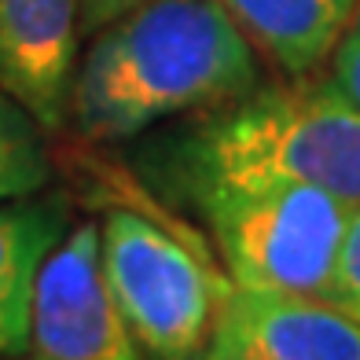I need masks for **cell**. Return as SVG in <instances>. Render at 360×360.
<instances>
[{"instance_id": "1", "label": "cell", "mask_w": 360, "mask_h": 360, "mask_svg": "<svg viewBox=\"0 0 360 360\" xmlns=\"http://www.w3.org/2000/svg\"><path fill=\"white\" fill-rule=\"evenodd\" d=\"M257 81L261 56L217 0H151L92 34L70 125L89 143H125L239 100Z\"/></svg>"}, {"instance_id": "2", "label": "cell", "mask_w": 360, "mask_h": 360, "mask_svg": "<svg viewBox=\"0 0 360 360\" xmlns=\"http://www.w3.org/2000/svg\"><path fill=\"white\" fill-rule=\"evenodd\" d=\"M155 176L188 206L221 188L313 184L360 206V107L331 70L257 85L158 140Z\"/></svg>"}, {"instance_id": "3", "label": "cell", "mask_w": 360, "mask_h": 360, "mask_svg": "<svg viewBox=\"0 0 360 360\" xmlns=\"http://www.w3.org/2000/svg\"><path fill=\"white\" fill-rule=\"evenodd\" d=\"M236 290L327 298L353 210L313 184L221 188L195 199Z\"/></svg>"}, {"instance_id": "4", "label": "cell", "mask_w": 360, "mask_h": 360, "mask_svg": "<svg viewBox=\"0 0 360 360\" xmlns=\"http://www.w3.org/2000/svg\"><path fill=\"white\" fill-rule=\"evenodd\" d=\"M100 254L110 294L143 360H199L214 342L232 280L188 239L136 210L100 217Z\"/></svg>"}, {"instance_id": "5", "label": "cell", "mask_w": 360, "mask_h": 360, "mask_svg": "<svg viewBox=\"0 0 360 360\" xmlns=\"http://www.w3.org/2000/svg\"><path fill=\"white\" fill-rule=\"evenodd\" d=\"M26 360H143L107 283L100 221H74L48 254L34 294Z\"/></svg>"}, {"instance_id": "6", "label": "cell", "mask_w": 360, "mask_h": 360, "mask_svg": "<svg viewBox=\"0 0 360 360\" xmlns=\"http://www.w3.org/2000/svg\"><path fill=\"white\" fill-rule=\"evenodd\" d=\"M77 0H0V89L59 133L81 63Z\"/></svg>"}, {"instance_id": "7", "label": "cell", "mask_w": 360, "mask_h": 360, "mask_svg": "<svg viewBox=\"0 0 360 360\" xmlns=\"http://www.w3.org/2000/svg\"><path fill=\"white\" fill-rule=\"evenodd\" d=\"M221 335L243 360H360V320L327 298L232 287Z\"/></svg>"}, {"instance_id": "8", "label": "cell", "mask_w": 360, "mask_h": 360, "mask_svg": "<svg viewBox=\"0 0 360 360\" xmlns=\"http://www.w3.org/2000/svg\"><path fill=\"white\" fill-rule=\"evenodd\" d=\"M70 224V202L59 191L0 202V360L26 356L41 269Z\"/></svg>"}, {"instance_id": "9", "label": "cell", "mask_w": 360, "mask_h": 360, "mask_svg": "<svg viewBox=\"0 0 360 360\" xmlns=\"http://www.w3.org/2000/svg\"><path fill=\"white\" fill-rule=\"evenodd\" d=\"M283 77L320 70L338 48L360 0H217Z\"/></svg>"}, {"instance_id": "10", "label": "cell", "mask_w": 360, "mask_h": 360, "mask_svg": "<svg viewBox=\"0 0 360 360\" xmlns=\"http://www.w3.org/2000/svg\"><path fill=\"white\" fill-rule=\"evenodd\" d=\"M52 184L48 129L8 89H0V202L26 199Z\"/></svg>"}, {"instance_id": "11", "label": "cell", "mask_w": 360, "mask_h": 360, "mask_svg": "<svg viewBox=\"0 0 360 360\" xmlns=\"http://www.w3.org/2000/svg\"><path fill=\"white\" fill-rule=\"evenodd\" d=\"M327 302L360 320V206H353L349 214V228H346V239H342V254L331 276Z\"/></svg>"}, {"instance_id": "12", "label": "cell", "mask_w": 360, "mask_h": 360, "mask_svg": "<svg viewBox=\"0 0 360 360\" xmlns=\"http://www.w3.org/2000/svg\"><path fill=\"white\" fill-rule=\"evenodd\" d=\"M327 70L342 85V92L360 107V8L353 15V22L346 26V34H342L338 48L331 52V59H327Z\"/></svg>"}, {"instance_id": "13", "label": "cell", "mask_w": 360, "mask_h": 360, "mask_svg": "<svg viewBox=\"0 0 360 360\" xmlns=\"http://www.w3.org/2000/svg\"><path fill=\"white\" fill-rule=\"evenodd\" d=\"M151 4V0H77V11H81V34H96V30H103L107 22L122 19L129 15L133 8H143Z\"/></svg>"}, {"instance_id": "14", "label": "cell", "mask_w": 360, "mask_h": 360, "mask_svg": "<svg viewBox=\"0 0 360 360\" xmlns=\"http://www.w3.org/2000/svg\"><path fill=\"white\" fill-rule=\"evenodd\" d=\"M199 360H243V356L236 353V346H232V342H228V338L221 335V327H217L214 342H210V346H206V353H202Z\"/></svg>"}]
</instances>
